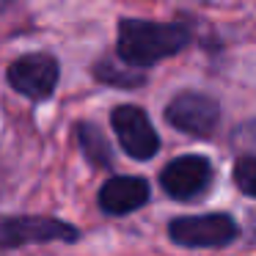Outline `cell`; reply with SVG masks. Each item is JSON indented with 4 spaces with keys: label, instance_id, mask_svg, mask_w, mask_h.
<instances>
[{
    "label": "cell",
    "instance_id": "cell-9",
    "mask_svg": "<svg viewBox=\"0 0 256 256\" xmlns=\"http://www.w3.org/2000/svg\"><path fill=\"white\" fill-rule=\"evenodd\" d=\"M94 74H96V80L110 83V86H118V88H138V86L146 80L144 69H132V66H127V64H124V66H118V64H113L110 58L96 61Z\"/></svg>",
    "mask_w": 256,
    "mask_h": 256
},
{
    "label": "cell",
    "instance_id": "cell-3",
    "mask_svg": "<svg viewBox=\"0 0 256 256\" xmlns=\"http://www.w3.org/2000/svg\"><path fill=\"white\" fill-rule=\"evenodd\" d=\"M78 237V228L58 218H0V248H20L30 242H74Z\"/></svg>",
    "mask_w": 256,
    "mask_h": 256
},
{
    "label": "cell",
    "instance_id": "cell-7",
    "mask_svg": "<svg viewBox=\"0 0 256 256\" xmlns=\"http://www.w3.org/2000/svg\"><path fill=\"white\" fill-rule=\"evenodd\" d=\"M212 179V162L201 154H182L162 168L160 184L171 198L190 201L204 193Z\"/></svg>",
    "mask_w": 256,
    "mask_h": 256
},
{
    "label": "cell",
    "instance_id": "cell-6",
    "mask_svg": "<svg viewBox=\"0 0 256 256\" xmlns=\"http://www.w3.org/2000/svg\"><path fill=\"white\" fill-rule=\"evenodd\" d=\"M166 118L171 127H176L179 132L196 135V138H204L212 130L218 127V118H220V108L212 96L206 94H196V91H182L176 94L166 108Z\"/></svg>",
    "mask_w": 256,
    "mask_h": 256
},
{
    "label": "cell",
    "instance_id": "cell-2",
    "mask_svg": "<svg viewBox=\"0 0 256 256\" xmlns=\"http://www.w3.org/2000/svg\"><path fill=\"white\" fill-rule=\"evenodd\" d=\"M168 234L176 245L184 248H223L234 242L240 234V226L226 212L212 215H184L168 226Z\"/></svg>",
    "mask_w": 256,
    "mask_h": 256
},
{
    "label": "cell",
    "instance_id": "cell-11",
    "mask_svg": "<svg viewBox=\"0 0 256 256\" xmlns=\"http://www.w3.org/2000/svg\"><path fill=\"white\" fill-rule=\"evenodd\" d=\"M234 179H237L240 190L245 196H256V157L254 154H242L234 166Z\"/></svg>",
    "mask_w": 256,
    "mask_h": 256
},
{
    "label": "cell",
    "instance_id": "cell-1",
    "mask_svg": "<svg viewBox=\"0 0 256 256\" xmlns=\"http://www.w3.org/2000/svg\"><path fill=\"white\" fill-rule=\"evenodd\" d=\"M188 28L174 22H152V20H122L118 22V58L127 66L140 69L176 56L188 47Z\"/></svg>",
    "mask_w": 256,
    "mask_h": 256
},
{
    "label": "cell",
    "instance_id": "cell-10",
    "mask_svg": "<svg viewBox=\"0 0 256 256\" xmlns=\"http://www.w3.org/2000/svg\"><path fill=\"white\" fill-rule=\"evenodd\" d=\"M78 140H80L83 154L88 157L94 166H108V162H110V146H108L105 135H102L91 122H83L78 127Z\"/></svg>",
    "mask_w": 256,
    "mask_h": 256
},
{
    "label": "cell",
    "instance_id": "cell-8",
    "mask_svg": "<svg viewBox=\"0 0 256 256\" xmlns=\"http://www.w3.org/2000/svg\"><path fill=\"white\" fill-rule=\"evenodd\" d=\"M149 201V184L140 176H113L100 190V206L108 215H127Z\"/></svg>",
    "mask_w": 256,
    "mask_h": 256
},
{
    "label": "cell",
    "instance_id": "cell-4",
    "mask_svg": "<svg viewBox=\"0 0 256 256\" xmlns=\"http://www.w3.org/2000/svg\"><path fill=\"white\" fill-rule=\"evenodd\" d=\"M110 124L116 132L118 144L124 146L132 160H149L160 149V138H157L154 127H152L146 110L138 105H118L110 113Z\"/></svg>",
    "mask_w": 256,
    "mask_h": 256
},
{
    "label": "cell",
    "instance_id": "cell-5",
    "mask_svg": "<svg viewBox=\"0 0 256 256\" xmlns=\"http://www.w3.org/2000/svg\"><path fill=\"white\" fill-rule=\"evenodd\" d=\"M58 78H61L58 61L44 52L22 56L8 66V86L28 100H47L56 91Z\"/></svg>",
    "mask_w": 256,
    "mask_h": 256
}]
</instances>
